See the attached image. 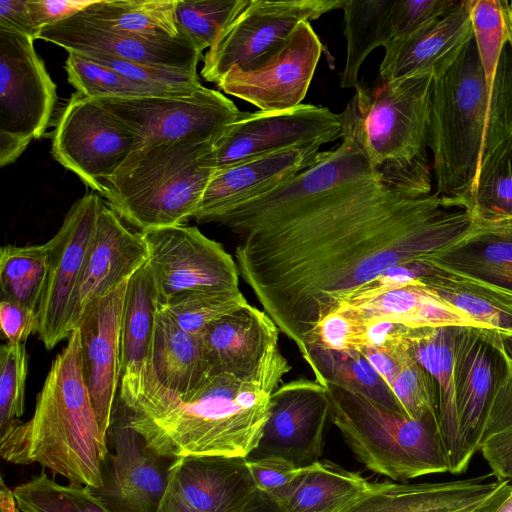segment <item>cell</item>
<instances>
[{"label": "cell", "instance_id": "cell-19", "mask_svg": "<svg viewBox=\"0 0 512 512\" xmlns=\"http://www.w3.org/2000/svg\"><path fill=\"white\" fill-rule=\"evenodd\" d=\"M148 259L142 233L129 229L103 201L70 301L66 318L67 338L93 301L130 279Z\"/></svg>", "mask_w": 512, "mask_h": 512}, {"label": "cell", "instance_id": "cell-31", "mask_svg": "<svg viewBox=\"0 0 512 512\" xmlns=\"http://www.w3.org/2000/svg\"><path fill=\"white\" fill-rule=\"evenodd\" d=\"M158 296L148 261L128 281L121 322L122 377L138 379L150 366Z\"/></svg>", "mask_w": 512, "mask_h": 512}, {"label": "cell", "instance_id": "cell-1", "mask_svg": "<svg viewBox=\"0 0 512 512\" xmlns=\"http://www.w3.org/2000/svg\"><path fill=\"white\" fill-rule=\"evenodd\" d=\"M479 217L461 199L381 182L367 157L344 182L255 227L235 249L239 276L308 358V339L349 295L384 271L425 261Z\"/></svg>", "mask_w": 512, "mask_h": 512}, {"label": "cell", "instance_id": "cell-14", "mask_svg": "<svg viewBox=\"0 0 512 512\" xmlns=\"http://www.w3.org/2000/svg\"><path fill=\"white\" fill-rule=\"evenodd\" d=\"M341 113L314 104L274 111H240L211 150L216 169L288 148L342 139Z\"/></svg>", "mask_w": 512, "mask_h": 512}, {"label": "cell", "instance_id": "cell-27", "mask_svg": "<svg viewBox=\"0 0 512 512\" xmlns=\"http://www.w3.org/2000/svg\"><path fill=\"white\" fill-rule=\"evenodd\" d=\"M212 374L254 377L279 348V329L264 311L252 305L209 325L201 334Z\"/></svg>", "mask_w": 512, "mask_h": 512}, {"label": "cell", "instance_id": "cell-28", "mask_svg": "<svg viewBox=\"0 0 512 512\" xmlns=\"http://www.w3.org/2000/svg\"><path fill=\"white\" fill-rule=\"evenodd\" d=\"M425 261L512 298V219L479 218L461 240Z\"/></svg>", "mask_w": 512, "mask_h": 512}, {"label": "cell", "instance_id": "cell-13", "mask_svg": "<svg viewBox=\"0 0 512 512\" xmlns=\"http://www.w3.org/2000/svg\"><path fill=\"white\" fill-rule=\"evenodd\" d=\"M95 100L135 134V150L192 136L216 138L240 113L231 99L207 87L191 95Z\"/></svg>", "mask_w": 512, "mask_h": 512}, {"label": "cell", "instance_id": "cell-60", "mask_svg": "<svg viewBox=\"0 0 512 512\" xmlns=\"http://www.w3.org/2000/svg\"><path fill=\"white\" fill-rule=\"evenodd\" d=\"M494 512H512V490Z\"/></svg>", "mask_w": 512, "mask_h": 512}, {"label": "cell", "instance_id": "cell-47", "mask_svg": "<svg viewBox=\"0 0 512 512\" xmlns=\"http://www.w3.org/2000/svg\"><path fill=\"white\" fill-rule=\"evenodd\" d=\"M82 56L111 68L122 76L133 81L148 84L178 94L191 95L205 87L200 82L197 73L167 69L145 63L113 58L106 55Z\"/></svg>", "mask_w": 512, "mask_h": 512}, {"label": "cell", "instance_id": "cell-23", "mask_svg": "<svg viewBox=\"0 0 512 512\" xmlns=\"http://www.w3.org/2000/svg\"><path fill=\"white\" fill-rule=\"evenodd\" d=\"M487 476L440 483L368 482L341 512H494L512 490Z\"/></svg>", "mask_w": 512, "mask_h": 512}, {"label": "cell", "instance_id": "cell-50", "mask_svg": "<svg viewBox=\"0 0 512 512\" xmlns=\"http://www.w3.org/2000/svg\"><path fill=\"white\" fill-rule=\"evenodd\" d=\"M434 269L435 267L427 261H416L392 267L353 291L341 304H358L405 286H421V279Z\"/></svg>", "mask_w": 512, "mask_h": 512}, {"label": "cell", "instance_id": "cell-15", "mask_svg": "<svg viewBox=\"0 0 512 512\" xmlns=\"http://www.w3.org/2000/svg\"><path fill=\"white\" fill-rule=\"evenodd\" d=\"M108 451L102 486L89 489L113 512H159L175 461L152 450L129 424L124 405L115 401L107 431Z\"/></svg>", "mask_w": 512, "mask_h": 512}, {"label": "cell", "instance_id": "cell-18", "mask_svg": "<svg viewBox=\"0 0 512 512\" xmlns=\"http://www.w3.org/2000/svg\"><path fill=\"white\" fill-rule=\"evenodd\" d=\"M103 200L87 192L67 212L50 239L51 251L45 288L37 309V334L46 349L67 338L66 318L70 301L81 273Z\"/></svg>", "mask_w": 512, "mask_h": 512}, {"label": "cell", "instance_id": "cell-30", "mask_svg": "<svg viewBox=\"0 0 512 512\" xmlns=\"http://www.w3.org/2000/svg\"><path fill=\"white\" fill-rule=\"evenodd\" d=\"M151 368L164 387L179 395L196 389L212 375L201 335L184 330L161 308L156 313Z\"/></svg>", "mask_w": 512, "mask_h": 512}, {"label": "cell", "instance_id": "cell-24", "mask_svg": "<svg viewBox=\"0 0 512 512\" xmlns=\"http://www.w3.org/2000/svg\"><path fill=\"white\" fill-rule=\"evenodd\" d=\"M321 146H296L216 169L193 218L212 223L223 212L273 190L315 163Z\"/></svg>", "mask_w": 512, "mask_h": 512}, {"label": "cell", "instance_id": "cell-46", "mask_svg": "<svg viewBox=\"0 0 512 512\" xmlns=\"http://www.w3.org/2000/svg\"><path fill=\"white\" fill-rule=\"evenodd\" d=\"M313 345L336 351H361L367 347L366 321L351 306L340 304L311 333L308 350Z\"/></svg>", "mask_w": 512, "mask_h": 512}, {"label": "cell", "instance_id": "cell-39", "mask_svg": "<svg viewBox=\"0 0 512 512\" xmlns=\"http://www.w3.org/2000/svg\"><path fill=\"white\" fill-rule=\"evenodd\" d=\"M479 450L493 476L498 480H512V365L504 359L488 408Z\"/></svg>", "mask_w": 512, "mask_h": 512}, {"label": "cell", "instance_id": "cell-57", "mask_svg": "<svg viewBox=\"0 0 512 512\" xmlns=\"http://www.w3.org/2000/svg\"><path fill=\"white\" fill-rule=\"evenodd\" d=\"M485 337L500 356L512 365V332H497L482 329Z\"/></svg>", "mask_w": 512, "mask_h": 512}, {"label": "cell", "instance_id": "cell-48", "mask_svg": "<svg viewBox=\"0 0 512 512\" xmlns=\"http://www.w3.org/2000/svg\"><path fill=\"white\" fill-rule=\"evenodd\" d=\"M458 2V0H393L388 16L391 42L404 38L444 16Z\"/></svg>", "mask_w": 512, "mask_h": 512}, {"label": "cell", "instance_id": "cell-55", "mask_svg": "<svg viewBox=\"0 0 512 512\" xmlns=\"http://www.w3.org/2000/svg\"><path fill=\"white\" fill-rule=\"evenodd\" d=\"M360 352L377 374L391 388L400 370V361L397 351L392 354L372 347H365Z\"/></svg>", "mask_w": 512, "mask_h": 512}, {"label": "cell", "instance_id": "cell-20", "mask_svg": "<svg viewBox=\"0 0 512 512\" xmlns=\"http://www.w3.org/2000/svg\"><path fill=\"white\" fill-rule=\"evenodd\" d=\"M37 39L60 46L68 53L106 55L190 73H197L202 57L183 34L176 38H144L112 30L82 11L41 29Z\"/></svg>", "mask_w": 512, "mask_h": 512}, {"label": "cell", "instance_id": "cell-51", "mask_svg": "<svg viewBox=\"0 0 512 512\" xmlns=\"http://www.w3.org/2000/svg\"><path fill=\"white\" fill-rule=\"evenodd\" d=\"M0 325L2 334L8 343L25 344L28 337L38 331L37 310L1 299Z\"/></svg>", "mask_w": 512, "mask_h": 512}, {"label": "cell", "instance_id": "cell-29", "mask_svg": "<svg viewBox=\"0 0 512 512\" xmlns=\"http://www.w3.org/2000/svg\"><path fill=\"white\" fill-rule=\"evenodd\" d=\"M456 331V326L416 329L410 349L434 380L439 426L449 459V472L461 474L469 464L464 456L456 399Z\"/></svg>", "mask_w": 512, "mask_h": 512}, {"label": "cell", "instance_id": "cell-35", "mask_svg": "<svg viewBox=\"0 0 512 512\" xmlns=\"http://www.w3.org/2000/svg\"><path fill=\"white\" fill-rule=\"evenodd\" d=\"M322 386L334 384L357 392L397 413L402 410L391 388L360 351H336L313 345L305 361Z\"/></svg>", "mask_w": 512, "mask_h": 512}, {"label": "cell", "instance_id": "cell-56", "mask_svg": "<svg viewBox=\"0 0 512 512\" xmlns=\"http://www.w3.org/2000/svg\"><path fill=\"white\" fill-rule=\"evenodd\" d=\"M234 512H285L283 507L267 494L257 490Z\"/></svg>", "mask_w": 512, "mask_h": 512}, {"label": "cell", "instance_id": "cell-32", "mask_svg": "<svg viewBox=\"0 0 512 512\" xmlns=\"http://www.w3.org/2000/svg\"><path fill=\"white\" fill-rule=\"evenodd\" d=\"M348 306L363 318L386 319L413 329L449 326L481 329L466 313L420 285L405 286Z\"/></svg>", "mask_w": 512, "mask_h": 512}, {"label": "cell", "instance_id": "cell-40", "mask_svg": "<svg viewBox=\"0 0 512 512\" xmlns=\"http://www.w3.org/2000/svg\"><path fill=\"white\" fill-rule=\"evenodd\" d=\"M64 67L68 82L76 92L92 99L182 96V94L133 81L111 68L72 52L68 53Z\"/></svg>", "mask_w": 512, "mask_h": 512}, {"label": "cell", "instance_id": "cell-4", "mask_svg": "<svg viewBox=\"0 0 512 512\" xmlns=\"http://www.w3.org/2000/svg\"><path fill=\"white\" fill-rule=\"evenodd\" d=\"M216 138L192 136L136 149L100 195L140 232L184 224L194 217L215 173L211 150Z\"/></svg>", "mask_w": 512, "mask_h": 512}, {"label": "cell", "instance_id": "cell-49", "mask_svg": "<svg viewBox=\"0 0 512 512\" xmlns=\"http://www.w3.org/2000/svg\"><path fill=\"white\" fill-rule=\"evenodd\" d=\"M247 464L257 489L280 505L290 494L301 469L292 462L275 456L247 458Z\"/></svg>", "mask_w": 512, "mask_h": 512}, {"label": "cell", "instance_id": "cell-7", "mask_svg": "<svg viewBox=\"0 0 512 512\" xmlns=\"http://www.w3.org/2000/svg\"><path fill=\"white\" fill-rule=\"evenodd\" d=\"M324 387L331 421L369 470L397 481L449 472L438 419H412L349 389Z\"/></svg>", "mask_w": 512, "mask_h": 512}, {"label": "cell", "instance_id": "cell-22", "mask_svg": "<svg viewBox=\"0 0 512 512\" xmlns=\"http://www.w3.org/2000/svg\"><path fill=\"white\" fill-rule=\"evenodd\" d=\"M247 458L175 459L159 512H234L257 491Z\"/></svg>", "mask_w": 512, "mask_h": 512}, {"label": "cell", "instance_id": "cell-21", "mask_svg": "<svg viewBox=\"0 0 512 512\" xmlns=\"http://www.w3.org/2000/svg\"><path fill=\"white\" fill-rule=\"evenodd\" d=\"M128 281L93 301L76 328L84 382L106 436L122 377L121 322Z\"/></svg>", "mask_w": 512, "mask_h": 512}, {"label": "cell", "instance_id": "cell-2", "mask_svg": "<svg viewBox=\"0 0 512 512\" xmlns=\"http://www.w3.org/2000/svg\"><path fill=\"white\" fill-rule=\"evenodd\" d=\"M290 369L278 348L252 378L212 374L179 395L158 381L150 364L138 379L120 382L119 400L130 426L162 456L247 458L268 420L271 396Z\"/></svg>", "mask_w": 512, "mask_h": 512}, {"label": "cell", "instance_id": "cell-41", "mask_svg": "<svg viewBox=\"0 0 512 512\" xmlns=\"http://www.w3.org/2000/svg\"><path fill=\"white\" fill-rule=\"evenodd\" d=\"M12 490L21 512H113L89 488L59 484L46 473Z\"/></svg>", "mask_w": 512, "mask_h": 512}, {"label": "cell", "instance_id": "cell-52", "mask_svg": "<svg viewBox=\"0 0 512 512\" xmlns=\"http://www.w3.org/2000/svg\"><path fill=\"white\" fill-rule=\"evenodd\" d=\"M363 319L366 321L367 347L393 354L402 347L411 346L416 329L386 319Z\"/></svg>", "mask_w": 512, "mask_h": 512}, {"label": "cell", "instance_id": "cell-44", "mask_svg": "<svg viewBox=\"0 0 512 512\" xmlns=\"http://www.w3.org/2000/svg\"><path fill=\"white\" fill-rule=\"evenodd\" d=\"M410 347L397 350L400 370L391 390L408 417L438 419L436 385L429 372L413 356Z\"/></svg>", "mask_w": 512, "mask_h": 512}, {"label": "cell", "instance_id": "cell-58", "mask_svg": "<svg viewBox=\"0 0 512 512\" xmlns=\"http://www.w3.org/2000/svg\"><path fill=\"white\" fill-rule=\"evenodd\" d=\"M0 512H21L18 508L13 490L8 488L4 479H0Z\"/></svg>", "mask_w": 512, "mask_h": 512}, {"label": "cell", "instance_id": "cell-54", "mask_svg": "<svg viewBox=\"0 0 512 512\" xmlns=\"http://www.w3.org/2000/svg\"><path fill=\"white\" fill-rule=\"evenodd\" d=\"M0 27L37 39L28 0H0Z\"/></svg>", "mask_w": 512, "mask_h": 512}, {"label": "cell", "instance_id": "cell-9", "mask_svg": "<svg viewBox=\"0 0 512 512\" xmlns=\"http://www.w3.org/2000/svg\"><path fill=\"white\" fill-rule=\"evenodd\" d=\"M345 0H244L203 57L202 77L217 84L233 67L254 68L303 22L341 9Z\"/></svg>", "mask_w": 512, "mask_h": 512}, {"label": "cell", "instance_id": "cell-26", "mask_svg": "<svg viewBox=\"0 0 512 512\" xmlns=\"http://www.w3.org/2000/svg\"><path fill=\"white\" fill-rule=\"evenodd\" d=\"M502 365V357L482 329L457 327L456 399L463 451L468 464L480 448L488 408Z\"/></svg>", "mask_w": 512, "mask_h": 512}, {"label": "cell", "instance_id": "cell-33", "mask_svg": "<svg viewBox=\"0 0 512 512\" xmlns=\"http://www.w3.org/2000/svg\"><path fill=\"white\" fill-rule=\"evenodd\" d=\"M368 482L358 472L319 460L301 467L281 506L285 512H341L362 493Z\"/></svg>", "mask_w": 512, "mask_h": 512}, {"label": "cell", "instance_id": "cell-38", "mask_svg": "<svg viewBox=\"0 0 512 512\" xmlns=\"http://www.w3.org/2000/svg\"><path fill=\"white\" fill-rule=\"evenodd\" d=\"M51 243L6 245L0 251L1 299L37 310L46 284Z\"/></svg>", "mask_w": 512, "mask_h": 512}, {"label": "cell", "instance_id": "cell-16", "mask_svg": "<svg viewBox=\"0 0 512 512\" xmlns=\"http://www.w3.org/2000/svg\"><path fill=\"white\" fill-rule=\"evenodd\" d=\"M323 51L311 24L303 22L261 64L248 70L233 67L216 85L260 111L291 109L302 104Z\"/></svg>", "mask_w": 512, "mask_h": 512}, {"label": "cell", "instance_id": "cell-3", "mask_svg": "<svg viewBox=\"0 0 512 512\" xmlns=\"http://www.w3.org/2000/svg\"><path fill=\"white\" fill-rule=\"evenodd\" d=\"M0 432V454L7 462L37 463L71 485L102 486L109 447L84 382L77 329L52 362L33 416Z\"/></svg>", "mask_w": 512, "mask_h": 512}, {"label": "cell", "instance_id": "cell-45", "mask_svg": "<svg viewBox=\"0 0 512 512\" xmlns=\"http://www.w3.org/2000/svg\"><path fill=\"white\" fill-rule=\"evenodd\" d=\"M27 374L25 344H3L0 349V431L24 412Z\"/></svg>", "mask_w": 512, "mask_h": 512}, {"label": "cell", "instance_id": "cell-36", "mask_svg": "<svg viewBox=\"0 0 512 512\" xmlns=\"http://www.w3.org/2000/svg\"><path fill=\"white\" fill-rule=\"evenodd\" d=\"M393 0H345L342 6L346 60L341 88H356L360 67L377 47L391 42L388 16Z\"/></svg>", "mask_w": 512, "mask_h": 512}, {"label": "cell", "instance_id": "cell-43", "mask_svg": "<svg viewBox=\"0 0 512 512\" xmlns=\"http://www.w3.org/2000/svg\"><path fill=\"white\" fill-rule=\"evenodd\" d=\"M244 0H177L179 31L199 52L210 48Z\"/></svg>", "mask_w": 512, "mask_h": 512}, {"label": "cell", "instance_id": "cell-34", "mask_svg": "<svg viewBox=\"0 0 512 512\" xmlns=\"http://www.w3.org/2000/svg\"><path fill=\"white\" fill-rule=\"evenodd\" d=\"M421 286L466 313L481 329L512 332L511 297L436 267L421 279Z\"/></svg>", "mask_w": 512, "mask_h": 512}, {"label": "cell", "instance_id": "cell-10", "mask_svg": "<svg viewBox=\"0 0 512 512\" xmlns=\"http://www.w3.org/2000/svg\"><path fill=\"white\" fill-rule=\"evenodd\" d=\"M136 142L135 134L95 99L75 92L58 117L51 153L100 195Z\"/></svg>", "mask_w": 512, "mask_h": 512}, {"label": "cell", "instance_id": "cell-11", "mask_svg": "<svg viewBox=\"0 0 512 512\" xmlns=\"http://www.w3.org/2000/svg\"><path fill=\"white\" fill-rule=\"evenodd\" d=\"M141 233L148 248L158 307L196 291L239 289L235 259L197 227L180 224Z\"/></svg>", "mask_w": 512, "mask_h": 512}, {"label": "cell", "instance_id": "cell-5", "mask_svg": "<svg viewBox=\"0 0 512 512\" xmlns=\"http://www.w3.org/2000/svg\"><path fill=\"white\" fill-rule=\"evenodd\" d=\"M433 75L416 74L373 89L361 83L352 96L362 145L377 178L412 194L432 193L429 115Z\"/></svg>", "mask_w": 512, "mask_h": 512}, {"label": "cell", "instance_id": "cell-17", "mask_svg": "<svg viewBox=\"0 0 512 512\" xmlns=\"http://www.w3.org/2000/svg\"><path fill=\"white\" fill-rule=\"evenodd\" d=\"M328 417L327 390L316 380L281 384L271 396L261 438L247 458L281 457L300 468L319 461Z\"/></svg>", "mask_w": 512, "mask_h": 512}, {"label": "cell", "instance_id": "cell-8", "mask_svg": "<svg viewBox=\"0 0 512 512\" xmlns=\"http://www.w3.org/2000/svg\"><path fill=\"white\" fill-rule=\"evenodd\" d=\"M57 86L32 37L0 27V165L18 159L48 127Z\"/></svg>", "mask_w": 512, "mask_h": 512}, {"label": "cell", "instance_id": "cell-59", "mask_svg": "<svg viewBox=\"0 0 512 512\" xmlns=\"http://www.w3.org/2000/svg\"><path fill=\"white\" fill-rule=\"evenodd\" d=\"M500 2L505 26L506 43L512 48V1L500 0Z\"/></svg>", "mask_w": 512, "mask_h": 512}, {"label": "cell", "instance_id": "cell-53", "mask_svg": "<svg viewBox=\"0 0 512 512\" xmlns=\"http://www.w3.org/2000/svg\"><path fill=\"white\" fill-rule=\"evenodd\" d=\"M93 0H28L32 22L38 34L91 5ZM38 37V36H37Z\"/></svg>", "mask_w": 512, "mask_h": 512}, {"label": "cell", "instance_id": "cell-25", "mask_svg": "<svg viewBox=\"0 0 512 512\" xmlns=\"http://www.w3.org/2000/svg\"><path fill=\"white\" fill-rule=\"evenodd\" d=\"M472 5L473 0H460L444 16L391 42L379 66L381 81L445 72L474 38Z\"/></svg>", "mask_w": 512, "mask_h": 512}, {"label": "cell", "instance_id": "cell-12", "mask_svg": "<svg viewBox=\"0 0 512 512\" xmlns=\"http://www.w3.org/2000/svg\"><path fill=\"white\" fill-rule=\"evenodd\" d=\"M341 115L343 136L339 145L321 151L315 163L307 169L273 190L223 212L212 223L243 237L269 219L319 197L347 180L365 160L366 154L352 98Z\"/></svg>", "mask_w": 512, "mask_h": 512}, {"label": "cell", "instance_id": "cell-6", "mask_svg": "<svg viewBox=\"0 0 512 512\" xmlns=\"http://www.w3.org/2000/svg\"><path fill=\"white\" fill-rule=\"evenodd\" d=\"M487 123L484 73L474 38L455 62L433 77L429 150L436 193L473 209Z\"/></svg>", "mask_w": 512, "mask_h": 512}, {"label": "cell", "instance_id": "cell-37", "mask_svg": "<svg viewBox=\"0 0 512 512\" xmlns=\"http://www.w3.org/2000/svg\"><path fill=\"white\" fill-rule=\"evenodd\" d=\"M177 0H93L82 12L115 31L149 39L182 35L176 19Z\"/></svg>", "mask_w": 512, "mask_h": 512}, {"label": "cell", "instance_id": "cell-42", "mask_svg": "<svg viewBox=\"0 0 512 512\" xmlns=\"http://www.w3.org/2000/svg\"><path fill=\"white\" fill-rule=\"evenodd\" d=\"M240 289L196 291L158 307L167 311L184 330L200 335L222 317L248 306Z\"/></svg>", "mask_w": 512, "mask_h": 512}]
</instances>
